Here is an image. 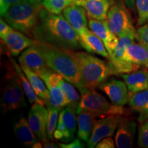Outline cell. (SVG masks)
I'll return each instance as SVG.
<instances>
[{"mask_svg":"<svg viewBox=\"0 0 148 148\" xmlns=\"http://www.w3.org/2000/svg\"><path fill=\"white\" fill-rule=\"evenodd\" d=\"M33 38L39 42L62 49H75L81 47L79 36L62 14H55L42 8Z\"/></svg>","mask_w":148,"mask_h":148,"instance_id":"obj_1","label":"cell"},{"mask_svg":"<svg viewBox=\"0 0 148 148\" xmlns=\"http://www.w3.org/2000/svg\"><path fill=\"white\" fill-rule=\"evenodd\" d=\"M78 66L81 82L78 90L81 93L90 89H95L106 81L110 75H116L109 62L101 60L82 51L67 49Z\"/></svg>","mask_w":148,"mask_h":148,"instance_id":"obj_2","label":"cell"},{"mask_svg":"<svg viewBox=\"0 0 148 148\" xmlns=\"http://www.w3.org/2000/svg\"><path fill=\"white\" fill-rule=\"evenodd\" d=\"M37 45L48 66L53 71L60 74L64 79L77 88L80 86L81 77L78 66L67 49L38 41Z\"/></svg>","mask_w":148,"mask_h":148,"instance_id":"obj_3","label":"cell"},{"mask_svg":"<svg viewBox=\"0 0 148 148\" xmlns=\"http://www.w3.org/2000/svg\"><path fill=\"white\" fill-rule=\"evenodd\" d=\"M42 8V3H33L29 0H22L12 5L3 17L12 28L33 38Z\"/></svg>","mask_w":148,"mask_h":148,"instance_id":"obj_4","label":"cell"},{"mask_svg":"<svg viewBox=\"0 0 148 148\" xmlns=\"http://www.w3.org/2000/svg\"><path fill=\"white\" fill-rule=\"evenodd\" d=\"M84 110L89 112L95 117L103 118L112 115L123 116L125 109L123 106H119L110 103L107 99L95 89H90L81 93V99L77 114Z\"/></svg>","mask_w":148,"mask_h":148,"instance_id":"obj_5","label":"cell"},{"mask_svg":"<svg viewBox=\"0 0 148 148\" xmlns=\"http://www.w3.org/2000/svg\"><path fill=\"white\" fill-rule=\"evenodd\" d=\"M24 90L13 64L6 67L4 76V86L1 99V106L3 112L16 110L26 106L24 98Z\"/></svg>","mask_w":148,"mask_h":148,"instance_id":"obj_6","label":"cell"},{"mask_svg":"<svg viewBox=\"0 0 148 148\" xmlns=\"http://www.w3.org/2000/svg\"><path fill=\"white\" fill-rule=\"evenodd\" d=\"M119 42L113 52L109 55V64L116 74L129 73L137 70L132 64L125 60V56L127 49L134 42L136 38V30L127 31L120 35Z\"/></svg>","mask_w":148,"mask_h":148,"instance_id":"obj_7","label":"cell"},{"mask_svg":"<svg viewBox=\"0 0 148 148\" xmlns=\"http://www.w3.org/2000/svg\"><path fill=\"white\" fill-rule=\"evenodd\" d=\"M107 21L111 32L117 36L134 29L130 14L121 1L111 5L107 16Z\"/></svg>","mask_w":148,"mask_h":148,"instance_id":"obj_8","label":"cell"},{"mask_svg":"<svg viewBox=\"0 0 148 148\" xmlns=\"http://www.w3.org/2000/svg\"><path fill=\"white\" fill-rule=\"evenodd\" d=\"M77 110L73 108L66 106L60 110L58 124L53 138L57 140L69 143L73 140L77 130Z\"/></svg>","mask_w":148,"mask_h":148,"instance_id":"obj_9","label":"cell"},{"mask_svg":"<svg viewBox=\"0 0 148 148\" xmlns=\"http://www.w3.org/2000/svg\"><path fill=\"white\" fill-rule=\"evenodd\" d=\"M18 62L21 65L27 66L41 79L52 71L46 62L37 43L24 50L18 58Z\"/></svg>","mask_w":148,"mask_h":148,"instance_id":"obj_10","label":"cell"},{"mask_svg":"<svg viewBox=\"0 0 148 148\" xmlns=\"http://www.w3.org/2000/svg\"><path fill=\"white\" fill-rule=\"evenodd\" d=\"M123 117L120 115H112L96 120L89 140L87 141L88 147H95L103 138L112 136Z\"/></svg>","mask_w":148,"mask_h":148,"instance_id":"obj_11","label":"cell"},{"mask_svg":"<svg viewBox=\"0 0 148 148\" xmlns=\"http://www.w3.org/2000/svg\"><path fill=\"white\" fill-rule=\"evenodd\" d=\"M62 78L64 77L60 74L52 70L42 79L49 92V101L46 104L47 108H56L61 110L67 106V101L60 86V81Z\"/></svg>","mask_w":148,"mask_h":148,"instance_id":"obj_12","label":"cell"},{"mask_svg":"<svg viewBox=\"0 0 148 148\" xmlns=\"http://www.w3.org/2000/svg\"><path fill=\"white\" fill-rule=\"evenodd\" d=\"M48 109L44 105L38 103H33L28 112L27 121L31 128L42 143L48 141L47 126Z\"/></svg>","mask_w":148,"mask_h":148,"instance_id":"obj_13","label":"cell"},{"mask_svg":"<svg viewBox=\"0 0 148 148\" xmlns=\"http://www.w3.org/2000/svg\"><path fill=\"white\" fill-rule=\"evenodd\" d=\"M98 88L102 90L114 105L123 106L128 102L130 93L125 82L110 79L101 83Z\"/></svg>","mask_w":148,"mask_h":148,"instance_id":"obj_14","label":"cell"},{"mask_svg":"<svg viewBox=\"0 0 148 148\" xmlns=\"http://www.w3.org/2000/svg\"><path fill=\"white\" fill-rule=\"evenodd\" d=\"M12 56H17L24 49L36 45L37 41L25 36L20 31L12 29L8 34L1 38Z\"/></svg>","mask_w":148,"mask_h":148,"instance_id":"obj_15","label":"cell"},{"mask_svg":"<svg viewBox=\"0 0 148 148\" xmlns=\"http://www.w3.org/2000/svg\"><path fill=\"white\" fill-rule=\"evenodd\" d=\"M88 27L92 32L99 37L104 44L108 54L113 52L119 42V37L111 32L108 21L89 19Z\"/></svg>","mask_w":148,"mask_h":148,"instance_id":"obj_16","label":"cell"},{"mask_svg":"<svg viewBox=\"0 0 148 148\" xmlns=\"http://www.w3.org/2000/svg\"><path fill=\"white\" fill-rule=\"evenodd\" d=\"M73 4L82 6L89 19L106 20L112 3L111 0H74Z\"/></svg>","mask_w":148,"mask_h":148,"instance_id":"obj_17","label":"cell"},{"mask_svg":"<svg viewBox=\"0 0 148 148\" xmlns=\"http://www.w3.org/2000/svg\"><path fill=\"white\" fill-rule=\"evenodd\" d=\"M63 16L75 29L78 36L88 29V23L85 9L79 5L72 4L62 11Z\"/></svg>","mask_w":148,"mask_h":148,"instance_id":"obj_18","label":"cell"},{"mask_svg":"<svg viewBox=\"0 0 148 148\" xmlns=\"http://www.w3.org/2000/svg\"><path fill=\"white\" fill-rule=\"evenodd\" d=\"M136 124L132 120L123 117L116 130L114 137L118 148H130L133 146Z\"/></svg>","mask_w":148,"mask_h":148,"instance_id":"obj_19","label":"cell"},{"mask_svg":"<svg viewBox=\"0 0 148 148\" xmlns=\"http://www.w3.org/2000/svg\"><path fill=\"white\" fill-rule=\"evenodd\" d=\"M81 47L88 53H96L104 58H109V54L104 44L100 38L91 30L87 29L79 35Z\"/></svg>","mask_w":148,"mask_h":148,"instance_id":"obj_20","label":"cell"},{"mask_svg":"<svg viewBox=\"0 0 148 148\" xmlns=\"http://www.w3.org/2000/svg\"><path fill=\"white\" fill-rule=\"evenodd\" d=\"M121 76L127 85L130 96L148 89V69L123 73Z\"/></svg>","mask_w":148,"mask_h":148,"instance_id":"obj_21","label":"cell"},{"mask_svg":"<svg viewBox=\"0 0 148 148\" xmlns=\"http://www.w3.org/2000/svg\"><path fill=\"white\" fill-rule=\"evenodd\" d=\"M125 60L137 69L139 67L148 69V47L140 42H134L127 49Z\"/></svg>","mask_w":148,"mask_h":148,"instance_id":"obj_22","label":"cell"},{"mask_svg":"<svg viewBox=\"0 0 148 148\" xmlns=\"http://www.w3.org/2000/svg\"><path fill=\"white\" fill-rule=\"evenodd\" d=\"M128 103L131 108L139 114L138 121L143 123L148 120V89L130 96Z\"/></svg>","mask_w":148,"mask_h":148,"instance_id":"obj_23","label":"cell"},{"mask_svg":"<svg viewBox=\"0 0 148 148\" xmlns=\"http://www.w3.org/2000/svg\"><path fill=\"white\" fill-rule=\"evenodd\" d=\"M77 114V138L87 142L91 134L95 116L84 110L81 111Z\"/></svg>","mask_w":148,"mask_h":148,"instance_id":"obj_24","label":"cell"},{"mask_svg":"<svg viewBox=\"0 0 148 148\" xmlns=\"http://www.w3.org/2000/svg\"><path fill=\"white\" fill-rule=\"evenodd\" d=\"M14 130L18 139L26 147H32L37 142V136L25 118H21L16 122Z\"/></svg>","mask_w":148,"mask_h":148,"instance_id":"obj_25","label":"cell"},{"mask_svg":"<svg viewBox=\"0 0 148 148\" xmlns=\"http://www.w3.org/2000/svg\"><path fill=\"white\" fill-rule=\"evenodd\" d=\"M21 67L24 73L26 75L27 79H29V82H30L36 95L40 98H41L42 99H43L45 102V105L47 104L48 101H49V92L47 86H46L47 85L45 84V82L38 75H37L36 73L31 71L29 68H27V66L21 65Z\"/></svg>","mask_w":148,"mask_h":148,"instance_id":"obj_26","label":"cell"},{"mask_svg":"<svg viewBox=\"0 0 148 148\" xmlns=\"http://www.w3.org/2000/svg\"><path fill=\"white\" fill-rule=\"evenodd\" d=\"M11 62L13 64L14 69H15L18 77H19L20 79H21L22 86H23L24 92H25V95H26L29 102L32 103V104L34 103H38L45 106V102L44 101L43 99H42L41 98H40L36 95V93L35 92L34 89H33L30 82H29V79H27L25 74L24 73L21 67H20V66L16 64L15 60H13V59H11Z\"/></svg>","mask_w":148,"mask_h":148,"instance_id":"obj_27","label":"cell"},{"mask_svg":"<svg viewBox=\"0 0 148 148\" xmlns=\"http://www.w3.org/2000/svg\"><path fill=\"white\" fill-rule=\"evenodd\" d=\"M72 84H73L66 80L65 81L63 78L60 81L61 88L63 90L66 101H67V106L71 107L77 110L81 97Z\"/></svg>","mask_w":148,"mask_h":148,"instance_id":"obj_28","label":"cell"},{"mask_svg":"<svg viewBox=\"0 0 148 148\" xmlns=\"http://www.w3.org/2000/svg\"><path fill=\"white\" fill-rule=\"evenodd\" d=\"M73 2L74 0H43L42 5L51 13L59 14L66 7L73 4Z\"/></svg>","mask_w":148,"mask_h":148,"instance_id":"obj_29","label":"cell"},{"mask_svg":"<svg viewBox=\"0 0 148 148\" xmlns=\"http://www.w3.org/2000/svg\"><path fill=\"white\" fill-rule=\"evenodd\" d=\"M48 109V120L47 126V137L49 140L53 138V134L57 127V121L59 118L58 114L60 109L56 108H47Z\"/></svg>","mask_w":148,"mask_h":148,"instance_id":"obj_30","label":"cell"},{"mask_svg":"<svg viewBox=\"0 0 148 148\" xmlns=\"http://www.w3.org/2000/svg\"><path fill=\"white\" fill-rule=\"evenodd\" d=\"M138 12L137 25H143L148 22V0H136Z\"/></svg>","mask_w":148,"mask_h":148,"instance_id":"obj_31","label":"cell"},{"mask_svg":"<svg viewBox=\"0 0 148 148\" xmlns=\"http://www.w3.org/2000/svg\"><path fill=\"white\" fill-rule=\"evenodd\" d=\"M137 144L140 147L148 148V120L143 122L138 128Z\"/></svg>","mask_w":148,"mask_h":148,"instance_id":"obj_32","label":"cell"},{"mask_svg":"<svg viewBox=\"0 0 148 148\" xmlns=\"http://www.w3.org/2000/svg\"><path fill=\"white\" fill-rule=\"evenodd\" d=\"M136 39L148 47V22L140 25L136 31Z\"/></svg>","mask_w":148,"mask_h":148,"instance_id":"obj_33","label":"cell"},{"mask_svg":"<svg viewBox=\"0 0 148 148\" xmlns=\"http://www.w3.org/2000/svg\"><path fill=\"white\" fill-rule=\"evenodd\" d=\"M22 0H0V14L3 16L12 5L17 3Z\"/></svg>","mask_w":148,"mask_h":148,"instance_id":"obj_34","label":"cell"},{"mask_svg":"<svg viewBox=\"0 0 148 148\" xmlns=\"http://www.w3.org/2000/svg\"><path fill=\"white\" fill-rule=\"evenodd\" d=\"M96 148H114V140L110 137H106L103 138L96 145Z\"/></svg>","mask_w":148,"mask_h":148,"instance_id":"obj_35","label":"cell"},{"mask_svg":"<svg viewBox=\"0 0 148 148\" xmlns=\"http://www.w3.org/2000/svg\"><path fill=\"white\" fill-rule=\"evenodd\" d=\"M59 147H62V148H83L84 147V144L81 142V140L79 138H75V140H73V141L70 142L68 144L65 143H59L58 144Z\"/></svg>","mask_w":148,"mask_h":148,"instance_id":"obj_36","label":"cell"},{"mask_svg":"<svg viewBox=\"0 0 148 148\" xmlns=\"http://www.w3.org/2000/svg\"><path fill=\"white\" fill-rule=\"evenodd\" d=\"M12 27L4 19L1 18L0 20V36H1V38L5 36L10 30H12Z\"/></svg>","mask_w":148,"mask_h":148,"instance_id":"obj_37","label":"cell"},{"mask_svg":"<svg viewBox=\"0 0 148 148\" xmlns=\"http://www.w3.org/2000/svg\"><path fill=\"white\" fill-rule=\"evenodd\" d=\"M43 147L45 148H57L58 147V145L55 144L53 142H48L47 141L46 143L43 144Z\"/></svg>","mask_w":148,"mask_h":148,"instance_id":"obj_38","label":"cell"},{"mask_svg":"<svg viewBox=\"0 0 148 148\" xmlns=\"http://www.w3.org/2000/svg\"><path fill=\"white\" fill-rule=\"evenodd\" d=\"M125 3H126L127 6L129 8H132L134 7V1L135 0H124Z\"/></svg>","mask_w":148,"mask_h":148,"instance_id":"obj_39","label":"cell"},{"mask_svg":"<svg viewBox=\"0 0 148 148\" xmlns=\"http://www.w3.org/2000/svg\"><path fill=\"white\" fill-rule=\"evenodd\" d=\"M42 147V144H41V143H40V142H36V143H35L34 145L32 146V147H34V148H35V147H36V148H38V147L40 148Z\"/></svg>","mask_w":148,"mask_h":148,"instance_id":"obj_40","label":"cell"},{"mask_svg":"<svg viewBox=\"0 0 148 148\" xmlns=\"http://www.w3.org/2000/svg\"><path fill=\"white\" fill-rule=\"evenodd\" d=\"M29 1L33 3H42L43 0H29Z\"/></svg>","mask_w":148,"mask_h":148,"instance_id":"obj_41","label":"cell"}]
</instances>
